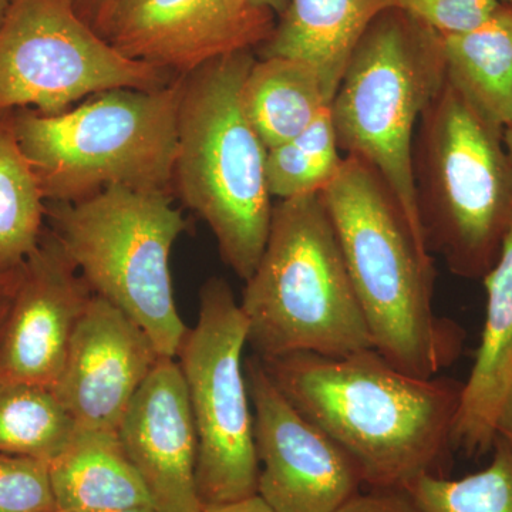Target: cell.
<instances>
[{"instance_id":"3","label":"cell","mask_w":512,"mask_h":512,"mask_svg":"<svg viewBox=\"0 0 512 512\" xmlns=\"http://www.w3.org/2000/svg\"><path fill=\"white\" fill-rule=\"evenodd\" d=\"M255 62L251 50H242L185 76L173 178V190L207 222L222 261L242 281L264 254L274 210L268 148L241 103Z\"/></svg>"},{"instance_id":"22","label":"cell","mask_w":512,"mask_h":512,"mask_svg":"<svg viewBox=\"0 0 512 512\" xmlns=\"http://www.w3.org/2000/svg\"><path fill=\"white\" fill-rule=\"evenodd\" d=\"M76 424L46 387L0 376V453L52 461Z\"/></svg>"},{"instance_id":"9","label":"cell","mask_w":512,"mask_h":512,"mask_svg":"<svg viewBox=\"0 0 512 512\" xmlns=\"http://www.w3.org/2000/svg\"><path fill=\"white\" fill-rule=\"evenodd\" d=\"M248 326L231 286L202 285L197 325L177 359L198 439L197 485L204 507L256 495L258 457L244 356Z\"/></svg>"},{"instance_id":"19","label":"cell","mask_w":512,"mask_h":512,"mask_svg":"<svg viewBox=\"0 0 512 512\" xmlns=\"http://www.w3.org/2000/svg\"><path fill=\"white\" fill-rule=\"evenodd\" d=\"M448 83L495 127L512 121V8L470 32L441 36Z\"/></svg>"},{"instance_id":"13","label":"cell","mask_w":512,"mask_h":512,"mask_svg":"<svg viewBox=\"0 0 512 512\" xmlns=\"http://www.w3.org/2000/svg\"><path fill=\"white\" fill-rule=\"evenodd\" d=\"M160 359L153 340L133 319L94 295L52 390L76 429L117 433Z\"/></svg>"},{"instance_id":"36","label":"cell","mask_w":512,"mask_h":512,"mask_svg":"<svg viewBox=\"0 0 512 512\" xmlns=\"http://www.w3.org/2000/svg\"><path fill=\"white\" fill-rule=\"evenodd\" d=\"M114 0H99V9L104 8V6L110 5Z\"/></svg>"},{"instance_id":"2","label":"cell","mask_w":512,"mask_h":512,"mask_svg":"<svg viewBox=\"0 0 512 512\" xmlns=\"http://www.w3.org/2000/svg\"><path fill=\"white\" fill-rule=\"evenodd\" d=\"M373 348L417 377L440 376L463 350L466 333L434 309L430 249L413 234L380 175L346 156L322 192Z\"/></svg>"},{"instance_id":"7","label":"cell","mask_w":512,"mask_h":512,"mask_svg":"<svg viewBox=\"0 0 512 512\" xmlns=\"http://www.w3.org/2000/svg\"><path fill=\"white\" fill-rule=\"evenodd\" d=\"M446 80L441 35L392 8L373 20L357 43L330 103L340 150L380 175L426 247L414 180V137Z\"/></svg>"},{"instance_id":"6","label":"cell","mask_w":512,"mask_h":512,"mask_svg":"<svg viewBox=\"0 0 512 512\" xmlns=\"http://www.w3.org/2000/svg\"><path fill=\"white\" fill-rule=\"evenodd\" d=\"M413 163L427 247L454 275L483 279L512 231V163L503 128L446 80L421 116Z\"/></svg>"},{"instance_id":"4","label":"cell","mask_w":512,"mask_h":512,"mask_svg":"<svg viewBox=\"0 0 512 512\" xmlns=\"http://www.w3.org/2000/svg\"><path fill=\"white\" fill-rule=\"evenodd\" d=\"M259 359L373 348L365 313L320 192L279 200L264 254L239 302ZM375 349V348H373Z\"/></svg>"},{"instance_id":"32","label":"cell","mask_w":512,"mask_h":512,"mask_svg":"<svg viewBox=\"0 0 512 512\" xmlns=\"http://www.w3.org/2000/svg\"><path fill=\"white\" fill-rule=\"evenodd\" d=\"M503 141L505 150H507L508 157L512 163V121L503 130Z\"/></svg>"},{"instance_id":"31","label":"cell","mask_w":512,"mask_h":512,"mask_svg":"<svg viewBox=\"0 0 512 512\" xmlns=\"http://www.w3.org/2000/svg\"><path fill=\"white\" fill-rule=\"evenodd\" d=\"M247 2L254 8L271 10V12L282 15L286 6H288L289 0H247Z\"/></svg>"},{"instance_id":"20","label":"cell","mask_w":512,"mask_h":512,"mask_svg":"<svg viewBox=\"0 0 512 512\" xmlns=\"http://www.w3.org/2000/svg\"><path fill=\"white\" fill-rule=\"evenodd\" d=\"M245 116L269 150L292 140L330 106L318 70L291 57H262L241 90Z\"/></svg>"},{"instance_id":"21","label":"cell","mask_w":512,"mask_h":512,"mask_svg":"<svg viewBox=\"0 0 512 512\" xmlns=\"http://www.w3.org/2000/svg\"><path fill=\"white\" fill-rule=\"evenodd\" d=\"M46 201L20 150L13 111L0 114V271L28 259L45 231Z\"/></svg>"},{"instance_id":"12","label":"cell","mask_w":512,"mask_h":512,"mask_svg":"<svg viewBox=\"0 0 512 512\" xmlns=\"http://www.w3.org/2000/svg\"><path fill=\"white\" fill-rule=\"evenodd\" d=\"M107 42L124 56L187 76L265 43L274 12L229 0H114L97 12Z\"/></svg>"},{"instance_id":"10","label":"cell","mask_w":512,"mask_h":512,"mask_svg":"<svg viewBox=\"0 0 512 512\" xmlns=\"http://www.w3.org/2000/svg\"><path fill=\"white\" fill-rule=\"evenodd\" d=\"M173 74L124 56L76 15L72 0H12L0 25V114H59L109 90L163 89Z\"/></svg>"},{"instance_id":"34","label":"cell","mask_w":512,"mask_h":512,"mask_svg":"<svg viewBox=\"0 0 512 512\" xmlns=\"http://www.w3.org/2000/svg\"><path fill=\"white\" fill-rule=\"evenodd\" d=\"M10 3H12V0H0V25H2L6 13H8Z\"/></svg>"},{"instance_id":"1","label":"cell","mask_w":512,"mask_h":512,"mask_svg":"<svg viewBox=\"0 0 512 512\" xmlns=\"http://www.w3.org/2000/svg\"><path fill=\"white\" fill-rule=\"evenodd\" d=\"M259 360L276 389L349 454L375 490L403 491L447 463L464 383L409 375L373 348Z\"/></svg>"},{"instance_id":"24","label":"cell","mask_w":512,"mask_h":512,"mask_svg":"<svg viewBox=\"0 0 512 512\" xmlns=\"http://www.w3.org/2000/svg\"><path fill=\"white\" fill-rule=\"evenodd\" d=\"M493 460L458 480L424 474L404 487L421 512H512V447L495 437Z\"/></svg>"},{"instance_id":"26","label":"cell","mask_w":512,"mask_h":512,"mask_svg":"<svg viewBox=\"0 0 512 512\" xmlns=\"http://www.w3.org/2000/svg\"><path fill=\"white\" fill-rule=\"evenodd\" d=\"M396 8L441 36L470 32L500 9V0H394Z\"/></svg>"},{"instance_id":"28","label":"cell","mask_w":512,"mask_h":512,"mask_svg":"<svg viewBox=\"0 0 512 512\" xmlns=\"http://www.w3.org/2000/svg\"><path fill=\"white\" fill-rule=\"evenodd\" d=\"M23 264L16 268L0 271V345H2L10 309H12L16 292H18L20 281H22Z\"/></svg>"},{"instance_id":"30","label":"cell","mask_w":512,"mask_h":512,"mask_svg":"<svg viewBox=\"0 0 512 512\" xmlns=\"http://www.w3.org/2000/svg\"><path fill=\"white\" fill-rule=\"evenodd\" d=\"M495 434H497V437L507 441L512 447V387L507 399H505L500 416H498Z\"/></svg>"},{"instance_id":"8","label":"cell","mask_w":512,"mask_h":512,"mask_svg":"<svg viewBox=\"0 0 512 512\" xmlns=\"http://www.w3.org/2000/svg\"><path fill=\"white\" fill-rule=\"evenodd\" d=\"M45 220L94 295L126 313L161 357L187 335L171 278V252L185 221L170 194L109 187L74 202H46Z\"/></svg>"},{"instance_id":"5","label":"cell","mask_w":512,"mask_h":512,"mask_svg":"<svg viewBox=\"0 0 512 512\" xmlns=\"http://www.w3.org/2000/svg\"><path fill=\"white\" fill-rule=\"evenodd\" d=\"M185 76L158 90L116 89L59 114L13 111V127L46 202L109 187L173 190Z\"/></svg>"},{"instance_id":"15","label":"cell","mask_w":512,"mask_h":512,"mask_svg":"<svg viewBox=\"0 0 512 512\" xmlns=\"http://www.w3.org/2000/svg\"><path fill=\"white\" fill-rule=\"evenodd\" d=\"M117 434L154 510L204 512L197 485V431L177 359L158 360Z\"/></svg>"},{"instance_id":"27","label":"cell","mask_w":512,"mask_h":512,"mask_svg":"<svg viewBox=\"0 0 512 512\" xmlns=\"http://www.w3.org/2000/svg\"><path fill=\"white\" fill-rule=\"evenodd\" d=\"M335 512H421L404 491L375 490L357 494Z\"/></svg>"},{"instance_id":"29","label":"cell","mask_w":512,"mask_h":512,"mask_svg":"<svg viewBox=\"0 0 512 512\" xmlns=\"http://www.w3.org/2000/svg\"><path fill=\"white\" fill-rule=\"evenodd\" d=\"M204 512H275L259 495L222 505H208Z\"/></svg>"},{"instance_id":"35","label":"cell","mask_w":512,"mask_h":512,"mask_svg":"<svg viewBox=\"0 0 512 512\" xmlns=\"http://www.w3.org/2000/svg\"><path fill=\"white\" fill-rule=\"evenodd\" d=\"M229 2H231L232 5L238 6V8H248V6H251L247 0H229Z\"/></svg>"},{"instance_id":"37","label":"cell","mask_w":512,"mask_h":512,"mask_svg":"<svg viewBox=\"0 0 512 512\" xmlns=\"http://www.w3.org/2000/svg\"><path fill=\"white\" fill-rule=\"evenodd\" d=\"M503 5L511 6L512 8V0H500Z\"/></svg>"},{"instance_id":"33","label":"cell","mask_w":512,"mask_h":512,"mask_svg":"<svg viewBox=\"0 0 512 512\" xmlns=\"http://www.w3.org/2000/svg\"><path fill=\"white\" fill-rule=\"evenodd\" d=\"M104 512H157L153 505H138V507L121 508V510L104 511Z\"/></svg>"},{"instance_id":"16","label":"cell","mask_w":512,"mask_h":512,"mask_svg":"<svg viewBox=\"0 0 512 512\" xmlns=\"http://www.w3.org/2000/svg\"><path fill=\"white\" fill-rule=\"evenodd\" d=\"M487 308L476 362L464 383L453 444L480 457L494 446L495 427L512 387V231L483 278Z\"/></svg>"},{"instance_id":"14","label":"cell","mask_w":512,"mask_h":512,"mask_svg":"<svg viewBox=\"0 0 512 512\" xmlns=\"http://www.w3.org/2000/svg\"><path fill=\"white\" fill-rule=\"evenodd\" d=\"M94 293L45 228L23 264L0 345V376L53 389Z\"/></svg>"},{"instance_id":"25","label":"cell","mask_w":512,"mask_h":512,"mask_svg":"<svg viewBox=\"0 0 512 512\" xmlns=\"http://www.w3.org/2000/svg\"><path fill=\"white\" fill-rule=\"evenodd\" d=\"M0 512H56L49 461L0 453Z\"/></svg>"},{"instance_id":"18","label":"cell","mask_w":512,"mask_h":512,"mask_svg":"<svg viewBox=\"0 0 512 512\" xmlns=\"http://www.w3.org/2000/svg\"><path fill=\"white\" fill-rule=\"evenodd\" d=\"M56 512H104L151 505L119 434L76 429L49 463Z\"/></svg>"},{"instance_id":"23","label":"cell","mask_w":512,"mask_h":512,"mask_svg":"<svg viewBox=\"0 0 512 512\" xmlns=\"http://www.w3.org/2000/svg\"><path fill=\"white\" fill-rule=\"evenodd\" d=\"M343 161L329 106L299 136L268 151L269 191L278 200L318 194L339 174Z\"/></svg>"},{"instance_id":"11","label":"cell","mask_w":512,"mask_h":512,"mask_svg":"<svg viewBox=\"0 0 512 512\" xmlns=\"http://www.w3.org/2000/svg\"><path fill=\"white\" fill-rule=\"evenodd\" d=\"M254 412L256 495L275 512H335L363 484L355 461L306 419L255 355L244 362Z\"/></svg>"},{"instance_id":"17","label":"cell","mask_w":512,"mask_h":512,"mask_svg":"<svg viewBox=\"0 0 512 512\" xmlns=\"http://www.w3.org/2000/svg\"><path fill=\"white\" fill-rule=\"evenodd\" d=\"M394 0H289L262 57H291L318 70L330 103L353 50Z\"/></svg>"}]
</instances>
